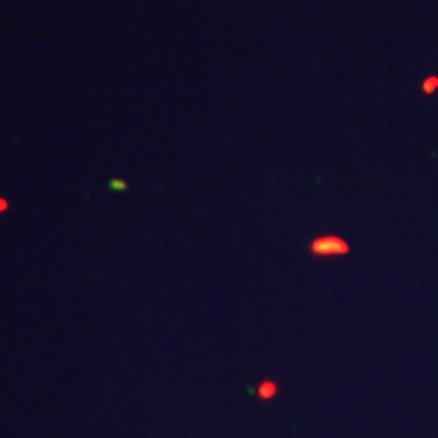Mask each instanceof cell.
<instances>
[{
	"mask_svg": "<svg viewBox=\"0 0 438 438\" xmlns=\"http://www.w3.org/2000/svg\"><path fill=\"white\" fill-rule=\"evenodd\" d=\"M311 252L315 256L327 258V256H345L349 252V246L345 239L337 238V236H323L317 238L311 243Z\"/></svg>",
	"mask_w": 438,
	"mask_h": 438,
	"instance_id": "cell-1",
	"label": "cell"
},
{
	"mask_svg": "<svg viewBox=\"0 0 438 438\" xmlns=\"http://www.w3.org/2000/svg\"><path fill=\"white\" fill-rule=\"evenodd\" d=\"M256 394H258L260 400L270 402V400H274L276 396H278V383H276V381H272V379H264V381L258 386Z\"/></svg>",
	"mask_w": 438,
	"mask_h": 438,
	"instance_id": "cell-2",
	"label": "cell"
},
{
	"mask_svg": "<svg viewBox=\"0 0 438 438\" xmlns=\"http://www.w3.org/2000/svg\"><path fill=\"white\" fill-rule=\"evenodd\" d=\"M437 90H438L437 76H430V78H426V80L422 81V92H424V94H435Z\"/></svg>",
	"mask_w": 438,
	"mask_h": 438,
	"instance_id": "cell-3",
	"label": "cell"
}]
</instances>
